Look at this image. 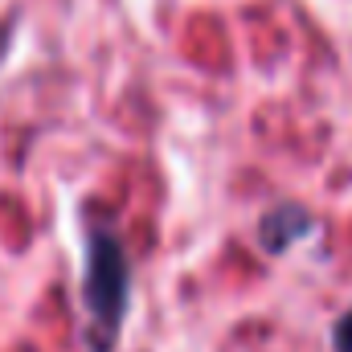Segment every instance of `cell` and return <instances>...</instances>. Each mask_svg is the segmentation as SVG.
<instances>
[{"instance_id": "1", "label": "cell", "mask_w": 352, "mask_h": 352, "mask_svg": "<svg viewBox=\"0 0 352 352\" xmlns=\"http://www.w3.org/2000/svg\"><path fill=\"white\" fill-rule=\"evenodd\" d=\"M87 311H90V340H98V352L115 344V332L123 324V307H127V258L119 250L115 238L98 234L90 238L87 254Z\"/></svg>"}, {"instance_id": "2", "label": "cell", "mask_w": 352, "mask_h": 352, "mask_svg": "<svg viewBox=\"0 0 352 352\" xmlns=\"http://www.w3.org/2000/svg\"><path fill=\"white\" fill-rule=\"evenodd\" d=\"M307 226H311V221H307V213H299L295 205H283V209H274V213L263 221V242H266V250H283V246H287L291 238H299Z\"/></svg>"}, {"instance_id": "3", "label": "cell", "mask_w": 352, "mask_h": 352, "mask_svg": "<svg viewBox=\"0 0 352 352\" xmlns=\"http://www.w3.org/2000/svg\"><path fill=\"white\" fill-rule=\"evenodd\" d=\"M336 352H352V311L336 324Z\"/></svg>"}]
</instances>
